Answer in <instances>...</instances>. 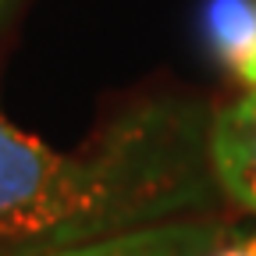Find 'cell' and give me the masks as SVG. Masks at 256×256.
Segmentation results:
<instances>
[{"instance_id":"277c9868","label":"cell","mask_w":256,"mask_h":256,"mask_svg":"<svg viewBox=\"0 0 256 256\" xmlns=\"http://www.w3.org/2000/svg\"><path fill=\"white\" fill-rule=\"evenodd\" d=\"M203 32L220 68L242 89H256V0H206Z\"/></svg>"},{"instance_id":"3957f363","label":"cell","mask_w":256,"mask_h":256,"mask_svg":"<svg viewBox=\"0 0 256 256\" xmlns=\"http://www.w3.org/2000/svg\"><path fill=\"white\" fill-rule=\"evenodd\" d=\"M224 235H228V224L214 217H178L43 256H206Z\"/></svg>"},{"instance_id":"7a4b0ae2","label":"cell","mask_w":256,"mask_h":256,"mask_svg":"<svg viewBox=\"0 0 256 256\" xmlns=\"http://www.w3.org/2000/svg\"><path fill=\"white\" fill-rule=\"evenodd\" d=\"M214 185L235 206L256 214V89L224 104L206 128Z\"/></svg>"},{"instance_id":"5b68a950","label":"cell","mask_w":256,"mask_h":256,"mask_svg":"<svg viewBox=\"0 0 256 256\" xmlns=\"http://www.w3.org/2000/svg\"><path fill=\"white\" fill-rule=\"evenodd\" d=\"M206 256H256V228H252V232H235V228H228V235H224Z\"/></svg>"},{"instance_id":"8992f818","label":"cell","mask_w":256,"mask_h":256,"mask_svg":"<svg viewBox=\"0 0 256 256\" xmlns=\"http://www.w3.org/2000/svg\"><path fill=\"white\" fill-rule=\"evenodd\" d=\"M0 4H4V0H0Z\"/></svg>"},{"instance_id":"6da1fadb","label":"cell","mask_w":256,"mask_h":256,"mask_svg":"<svg viewBox=\"0 0 256 256\" xmlns=\"http://www.w3.org/2000/svg\"><path fill=\"white\" fill-rule=\"evenodd\" d=\"M210 156L185 104H136L82 150H54L0 110V256H43L150 228L206 203Z\"/></svg>"}]
</instances>
